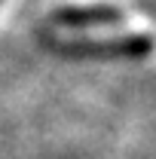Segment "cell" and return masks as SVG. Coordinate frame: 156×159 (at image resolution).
Returning <instances> with one entry per match:
<instances>
[{
	"mask_svg": "<svg viewBox=\"0 0 156 159\" xmlns=\"http://www.w3.org/2000/svg\"><path fill=\"white\" fill-rule=\"evenodd\" d=\"M49 49L74 55V58H95V55H147L150 52V37L147 34H135V37H113V40H101V37H83V40H58L49 43L43 40Z\"/></svg>",
	"mask_w": 156,
	"mask_h": 159,
	"instance_id": "1",
	"label": "cell"
},
{
	"mask_svg": "<svg viewBox=\"0 0 156 159\" xmlns=\"http://www.w3.org/2000/svg\"><path fill=\"white\" fill-rule=\"evenodd\" d=\"M122 9L119 6H104V3H95V6H61L52 12V21L55 25H64V28H95V25H117L122 21Z\"/></svg>",
	"mask_w": 156,
	"mask_h": 159,
	"instance_id": "2",
	"label": "cell"
}]
</instances>
